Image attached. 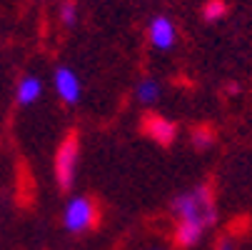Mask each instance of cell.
Listing matches in <instances>:
<instances>
[{"label": "cell", "mask_w": 252, "mask_h": 250, "mask_svg": "<svg viewBox=\"0 0 252 250\" xmlns=\"http://www.w3.org/2000/svg\"><path fill=\"white\" fill-rule=\"evenodd\" d=\"M207 233V228L197 220H177L175 225V243L180 248H192L202 240V235Z\"/></svg>", "instance_id": "obj_7"}, {"label": "cell", "mask_w": 252, "mask_h": 250, "mask_svg": "<svg viewBox=\"0 0 252 250\" xmlns=\"http://www.w3.org/2000/svg\"><path fill=\"white\" fill-rule=\"evenodd\" d=\"M170 213L177 220H197L205 228L218 223V205L210 185H195L192 190L177 193L170 203Z\"/></svg>", "instance_id": "obj_1"}, {"label": "cell", "mask_w": 252, "mask_h": 250, "mask_svg": "<svg viewBox=\"0 0 252 250\" xmlns=\"http://www.w3.org/2000/svg\"><path fill=\"white\" fill-rule=\"evenodd\" d=\"M160 95H162V85H160V80H155V78H142V80L135 85V100L142 103V105L158 103Z\"/></svg>", "instance_id": "obj_9"}, {"label": "cell", "mask_w": 252, "mask_h": 250, "mask_svg": "<svg viewBox=\"0 0 252 250\" xmlns=\"http://www.w3.org/2000/svg\"><path fill=\"white\" fill-rule=\"evenodd\" d=\"M215 250H237V245H235V238H230V235L220 238V240H218V245H215Z\"/></svg>", "instance_id": "obj_13"}, {"label": "cell", "mask_w": 252, "mask_h": 250, "mask_svg": "<svg viewBox=\"0 0 252 250\" xmlns=\"http://www.w3.org/2000/svg\"><path fill=\"white\" fill-rule=\"evenodd\" d=\"M142 130H145L148 138H153L158 145H172V143L177 140V128L172 120L162 118V115H155V113H148L145 118H142Z\"/></svg>", "instance_id": "obj_6"}, {"label": "cell", "mask_w": 252, "mask_h": 250, "mask_svg": "<svg viewBox=\"0 0 252 250\" xmlns=\"http://www.w3.org/2000/svg\"><path fill=\"white\" fill-rule=\"evenodd\" d=\"M148 40L155 50H172L177 43V28L167 15H155L148 25Z\"/></svg>", "instance_id": "obj_5"}, {"label": "cell", "mask_w": 252, "mask_h": 250, "mask_svg": "<svg viewBox=\"0 0 252 250\" xmlns=\"http://www.w3.org/2000/svg\"><path fill=\"white\" fill-rule=\"evenodd\" d=\"M53 88L58 93V98L65 103V105H78L80 95H83V83H80V75L75 73L73 68L67 65H58L53 70Z\"/></svg>", "instance_id": "obj_4"}, {"label": "cell", "mask_w": 252, "mask_h": 250, "mask_svg": "<svg viewBox=\"0 0 252 250\" xmlns=\"http://www.w3.org/2000/svg\"><path fill=\"white\" fill-rule=\"evenodd\" d=\"M190 143H192V148H195V150H207V148H212V143H215V133H212V128H207V125L195 128V130L190 133Z\"/></svg>", "instance_id": "obj_11"}, {"label": "cell", "mask_w": 252, "mask_h": 250, "mask_svg": "<svg viewBox=\"0 0 252 250\" xmlns=\"http://www.w3.org/2000/svg\"><path fill=\"white\" fill-rule=\"evenodd\" d=\"M43 95V80L38 75H23L18 88H15V100L18 105H23V108H28V105L38 103Z\"/></svg>", "instance_id": "obj_8"}, {"label": "cell", "mask_w": 252, "mask_h": 250, "mask_svg": "<svg viewBox=\"0 0 252 250\" xmlns=\"http://www.w3.org/2000/svg\"><path fill=\"white\" fill-rule=\"evenodd\" d=\"M58 18H60L63 25L73 28L78 23V3H75V0H65V3L58 8Z\"/></svg>", "instance_id": "obj_12"}, {"label": "cell", "mask_w": 252, "mask_h": 250, "mask_svg": "<svg viewBox=\"0 0 252 250\" xmlns=\"http://www.w3.org/2000/svg\"><path fill=\"white\" fill-rule=\"evenodd\" d=\"M150 250H162V248H150Z\"/></svg>", "instance_id": "obj_14"}, {"label": "cell", "mask_w": 252, "mask_h": 250, "mask_svg": "<svg viewBox=\"0 0 252 250\" xmlns=\"http://www.w3.org/2000/svg\"><path fill=\"white\" fill-rule=\"evenodd\" d=\"M78 163H80V138L78 133H67L55 150V163H53L55 180L63 190L73 188L78 178Z\"/></svg>", "instance_id": "obj_2"}, {"label": "cell", "mask_w": 252, "mask_h": 250, "mask_svg": "<svg viewBox=\"0 0 252 250\" xmlns=\"http://www.w3.org/2000/svg\"><path fill=\"white\" fill-rule=\"evenodd\" d=\"M227 15V3L225 0H207L202 5V18L205 23H220Z\"/></svg>", "instance_id": "obj_10"}, {"label": "cell", "mask_w": 252, "mask_h": 250, "mask_svg": "<svg viewBox=\"0 0 252 250\" xmlns=\"http://www.w3.org/2000/svg\"><path fill=\"white\" fill-rule=\"evenodd\" d=\"M97 223V205L88 195H73L65 203L63 210V225L67 233H88Z\"/></svg>", "instance_id": "obj_3"}]
</instances>
